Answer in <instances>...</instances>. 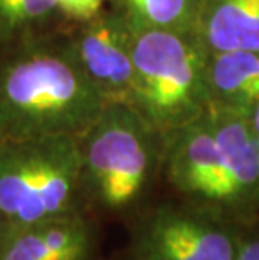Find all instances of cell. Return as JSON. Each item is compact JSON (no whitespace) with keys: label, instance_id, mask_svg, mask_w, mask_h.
<instances>
[{"label":"cell","instance_id":"6da1fadb","mask_svg":"<svg viewBox=\"0 0 259 260\" xmlns=\"http://www.w3.org/2000/svg\"><path fill=\"white\" fill-rule=\"evenodd\" d=\"M106 106L64 27L0 47V138L81 136Z\"/></svg>","mask_w":259,"mask_h":260},{"label":"cell","instance_id":"7a4b0ae2","mask_svg":"<svg viewBox=\"0 0 259 260\" xmlns=\"http://www.w3.org/2000/svg\"><path fill=\"white\" fill-rule=\"evenodd\" d=\"M84 208L125 217L143 208L162 175L163 135L133 106L106 104L79 136Z\"/></svg>","mask_w":259,"mask_h":260},{"label":"cell","instance_id":"3957f363","mask_svg":"<svg viewBox=\"0 0 259 260\" xmlns=\"http://www.w3.org/2000/svg\"><path fill=\"white\" fill-rule=\"evenodd\" d=\"M86 212L79 136L0 141V218L5 232Z\"/></svg>","mask_w":259,"mask_h":260},{"label":"cell","instance_id":"277c9868","mask_svg":"<svg viewBox=\"0 0 259 260\" xmlns=\"http://www.w3.org/2000/svg\"><path fill=\"white\" fill-rule=\"evenodd\" d=\"M211 54L194 34L135 30L133 108L162 135L206 114Z\"/></svg>","mask_w":259,"mask_h":260},{"label":"cell","instance_id":"5b68a950","mask_svg":"<svg viewBox=\"0 0 259 260\" xmlns=\"http://www.w3.org/2000/svg\"><path fill=\"white\" fill-rule=\"evenodd\" d=\"M239 223L180 198L133 215L131 260H238Z\"/></svg>","mask_w":259,"mask_h":260},{"label":"cell","instance_id":"8992f818","mask_svg":"<svg viewBox=\"0 0 259 260\" xmlns=\"http://www.w3.org/2000/svg\"><path fill=\"white\" fill-rule=\"evenodd\" d=\"M162 175L180 200L239 223L209 111L163 135Z\"/></svg>","mask_w":259,"mask_h":260},{"label":"cell","instance_id":"52a82bcc","mask_svg":"<svg viewBox=\"0 0 259 260\" xmlns=\"http://www.w3.org/2000/svg\"><path fill=\"white\" fill-rule=\"evenodd\" d=\"M73 51L106 104L133 106L135 30L117 9L104 7L96 17L66 29Z\"/></svg>","mask_w":259,"mask_h":260},{"label":"cell","instance_id":"ba28073f","mask_svg":"<svg viewBox=\"0 0 259 260\" xmlns=\"http://www.w3.org/2000/svg\"><path fill=\"white\" fill-rule=\"evenodd\" d=\"M220 156L233 193L238 222L259 220V143L251 118L229 109L209 108Z\"/></svg>","mask_w":259,"mask_h":260},{"label":"cell","instance_id":"9c48e42d","mask_svg":"<svg viewBox=\"0 0 259 260\" xmlns=\"http://www.w3.org/2000/svg\"><path fill=\"white\" fill-rule=\"evenodd\" d=\"M96 225L86 212L5 232L0 260H93Z\"/></svg>","mask_w":259,"mask_h":260},{"label":"cell","instance_id":"30bf717a","mask_svg":"<svg viewBox=\"0 0 259 260\" xmlns=\"http://www.w3.org/2000/svg\"><path fill=\"white\" fill-rule=\"evenodd\" d=\"M197 37L209 54L259 52V0H202Z\"/></svg>","mask_w":259,"mask_h":260},{"label":"cell","instance_id":"8fae6325","mask_svg":"<svg viewBox=\"0 0 259 260\" xmlns=\"http://www.w3.org/2000/svg\"><path fill=\"white\" fill-rule=\"evenodd\" d=\"M209 94V108L251 116L259 104V52L211 54Z\"/></svg>","mask_w":259,"mask_h":260},{"label":"cell","instance_id":"7c38bea8","mask_svg":"<svg viewBox=\"0 0 259 260\" xmlns=\"http://www.w3.org/2000/svg\"><path fill=\"white\" fill-rule=\"evenodd\" d=\"M133 30H167L197 36L202 0H108Z\"/></svg>","mask_w":259,"mask_h":260},{"label":"cell","instance_id":"4fadbf2b","mask_svg":"<svg viewBox=\"0 0 259 260\" xmlns=\"http://www.w3.org/2000/svg\"><path fill=\"white\" fill-rule=\"evenodd\" d=\"M63 22L54 0H0V47L61 29Z\"/></svg>","mask_w":259,"mask_h":260},{"label":"cell","instance_id":"5bb4252c","mask_svg":"<svg viewBox=\"0 0 259 260\" xmlns=\"http://www.w3.org/2000/svg\"><path fill=\"white\" fill-rule=\"evenodd\" d=\"M63 17L73 22H84L96 17L106 7L108 0H54Z\"/></svg>","mask_w":259,"mask_h":260},{"label":"cell","instance_id":"9a60e30c","mask_svg":"<svg viewBox=\"0 0 259 260\" xmlns=\"http://www.w3.org/2000/svg\"><path fill=\"white\" fill-rule=\"evenodd\" d=\"M238 260H259V220L241 226Z\"/></svg>","mask_w":259,"mask_h":260},{"label":"cell","instance_id":"2e32d148","mask_svg":"<svg viewBox=\"0 0 259 260\" xmlns=\"http://www.w3.org/2000/svg\"><path fill=\"white\" fill-rule=\"evenodd\" d=\"M251 124H252V131H254V135L257 138V143H259V104L254 108V111L251 113Z\"/></svg>","mask_w":259,"mask_h":260},{"label":"cell","instance_id":"e0dca14e","mask_svg":"<svg viewBox=\"0 0 259 260\" xmlns=\"http://www.w3.org/2000/svg\"><path fill=\"white\" fill-rule=\"evenodd\" d=\"M126 260H131V258H126Z\"/></svg>","mask_w":259,"mask_h":260},{"label":"cell","instance_id":"ac0fdd59","mask_svg":"<svg viewBox=\"0 0 259 260\" xmlns=\"http://www.w3.org/2000/svg\"><path fill=\"white\" fill-rule=\"evenodd\" d=\"M0 141H2V140H0Z\"/></svg>","mask_w":259,"mask_h":260}]
</instances>
